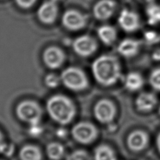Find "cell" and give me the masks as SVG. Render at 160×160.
Segmentation results:
<instances>
[{
  "mask_svg": "<svg viewBox=\"0 0 160 160\" xmlns=\"http://www.w3.org/2000/svg\"><path fill=\"white\" fill-rule=\"evenodd\" d=\"M92 72L96 81L105 87L115 84L121 78L119 61L111 55H102L96 58L93 62Z\"/></svg>",
  "mask_w": 160,
  "mask_h": 160,
  "instance_id": "cell-1",
  "label": "cell"
},
{
  "mask_svg": "<svg viewBox=\"0 0 160 160\" xmlns=\"http://www.w3.org/2000/svg\"><path fill=\"white\" fill-rule=\"evenodd\" d=\"M47 110L54 121L63 125L72 121L76 114L72 101L62 95L53 96L48 99Z\"/></svg>",
  "mask_w": 160,
  "mask_h": 160,
  "instance_id": "cell-2",
  "label": "cell"
},
{
  "mask_svg": "<svg viewBox=\"0 0 160 160\" xmlns=\"http://www.w3.org/2000/svg\"><path fill=\"white\" fill-rule=\"evenodd\" d=\"M61 81L66 87L74 91L85 89L88 86V80L83 70L78 68L71 67L63 71Z\"/></svg>",
  "mask_w": 160,
  "mask_h": 160,
  "instance_id": "cell-3",
  "label": "cell"
},
{
  "mask_svg": "<svg viewBox=\"0 0 160 160\" xmlns=\"http://www.w3.org/2000/svg\"><path fill=\"white\" fill-rule=\"evenodd\" d=\"M18 118L28 124L40 123L42 110L37 102L32 101H24L18 105L16 110Z\"/></svg>",
  "mask_w": 160,
  "mask_h": 160,
  "instance_id": "cell-4",
  "label": "cell"
},
{
  "mask_svg": "<svg viewBox=\"0 0 160 160\" xmlns=\"http://www.w3.org/2000/svg\"><path fill=\"white\" fill-rule=\"evenodd\" d=\"M97 128L89 122H80L72 128L74 139L82 144H89L97 137Z\"/></svg>",
  "mask_w": 160,
  "mask_h": 160,
  "instance_id": "cell-5",
  "label": "cell"
},
{
  "mask_svg": "<svg viewBox=\"0 0 160 160\" xmlns=\"http://www.w3.org/2000/svg\"><path fill=\"white\" fill-rule=\"evenodd\" d=\"M115 115V105L107 99L100 100L94 108V115L96 119L102 124H109L112 122Z\"/></svg>",
  "mask_w": 160,
  "mask_h": 160,
  "instance_id": "cell-6",
  "label": "cell"
},
{
  "mask_svg": "<svg viewBox=\"0 0 160 160\" xmlns=\"http://www.w3.org/2000/svg\"><path fill=\"white\" fill-rule=\"evenodd\" d=\"M98 45L95 39L89 35H82L73 42V48L78 55L82 57L91 56L95 53Z\"/></svg>",
  "mask_w": 160,
  "mask_h": 160,
  "instance_id": "cell-7",
  "label": "cell"
},
{
  "mask_svg": "<svg viewBox=\"0 0 160 160\" xmlns=\"http://www.w3.org/2000/svg\"><path fill=\"white\" fill-rule=\"evenodd\" d=\"M86 18L82 13L76 10H68L62 17L64 26L70 30H79L86 25Z\"/></svg>",
  "mask_w": 160,
  "mask_h": 160,
  "instance_id": "cell-8",
  "label": "cell"
},
{
  "mask_svg": "<svg viewBox=\"0 0 160 160\" xmlns=\"http://www.w3.org/2000/svg\"><path fill=\"white\" fill-rule=\"evenodd\" d=\"M58 14L57 3L48 0L42 4L38 11V19L45 24H52L55 21Z\"/></svg>",
  "mask_w": 160,
  "mask_h": 160,
  "instance_id": "cell-9",
  "label": "cell"
},
{
  "mask_svg": "<svg viewBox=\"0 0 160 160\" xmlns=\"http://www.w3.org/2000/svg\"><path fill=\"white\" fill-rule=\"evenodd\" d=\"M116 8L113 0H100L94 6L93 14L99 21H106L113 15Z\"/></svg>",
  "mask_w": 160,
  "mask_h": 160,
  "instance_id": "cell-10",
  "label": "cell"
},
{
  "mask_svg": "<svg viewBox=\"0 0 160 160\" xmlns=\"http://www.w3.org/2000/svg\"><path fill=\"white\" fill-rule=\"evenodd\" d=\"M65 59L64 53L58 47H51L44 51L43 61L51 69H57L63 64Z\"/></svg>",
  "mask_w": 160,
  "mask_h": 160,
  "instance_id": "cell-11",
  "label": "cell"
},
{
  "mask_svg": "<svg viewBox=\"0 0 160 160\" xmlns=\"http://www.w3.org/2000/svg\"><path fill=\"white\" fill-rule=\"evenodd\" d=\"M119 22L122 29L128 32H134L140 28V18L138 14L127 9L121 11Z\"/></svg>",
  "mask_w": 160,
  "mask_h": 160,
  "instance_id": "cell-12",
  "label": "cell"
},
{
  "mask_svg": "<svg viewBox=\"0 0 160 160\" xmlns=\"http://www.w3.org/2000/svg\"><path fill=\"white\" fill-rule=\"evenodd\" d=\"M148 142L147 134L142 130H136L128 136L127 145L131 151L140 152L146 148Z\"/></svg>",
  "mask_w": 160,
  "mask_h": 160,
  "instance_id": "cell-13",
  "label": "cell"
},
{
  "mask_svg": "<svg viewBox=\"0 0 160 160\" xmlns=\"http://www.w3.org/2000/svg\"><path fill=\"white\" fill-rule=\"evenodd\" d=\"M157 103V98L155 94L150 92H142L136 100V106L139 111L143 112L152 110Z\"/></svg>",
  "mask_w": 160,
  "mask_h": 160,
  "instance_id": "cell-14",
  "label": "cell"
},
{
  "mask_svg": "<svg viewBox=\"0 0 160 160\" xmlns=\"http://www.w3.org/2000/svg\"><path fill=\"white\" fill-rule=\"evenodd\" d=\"M141 43L132 39H125L120 43L117 50L121 56L125 58H131L138 53Z\"/></svg>",
  "mask_w": 160,
  "mask_h": 160,
  "instance_id": "cell-15",
  "label": "cell"
},
{
  "mask_svg": "<svg viewBox=\"0 0 160 160\" xmlns=\"http://www.w3.org/2000/svg\"><path fill=\"white\" fill-rule=\"evenodd\" d=\"M144 80L138 72H131L127 74L124 79V85L127 90L130 91H136L142 87Z\"/></svg>",
  "mask_w": 160,
  "mask_h": 160,
  "instance_id": "cell-16",
  "label": "cell"
},
{
  "mask_svg": "<svg viewBox=\"0 0 160 160\" xmlns=\"http://www.w3.org/2000/svg\"><path fill=\"white\" fill-rule=\"evenodd\" d=\"M98 35L101 41L106 45H111L115 42L117 37L116 30L110 25H103L99 28Z\"/></svg>",
  "mask_w": 160,
  "mask_h": 160,
  "instance_id": "cell-17",
  "label": "cell"
},
{
  "mask_svg": "<svg viewBox=\"0 0 160 160\" xmlns=\"http://www.w3.org/2000/svg\"><path fill=\"white\" fill-rule=\"evenodd\" d=\"M20 158L21 160H41L42 154L38 147L35 145H25L19 153Z\"/></svg>",
  "mask_w": 160,
  "mask_h": 160,
  "instance_id": "cell-18",
  "label": "cell"
},
{
  "mask_svg": "<svg viewBox=\"0 0 160 160\" xmlns=\"http://www.w3.org/2000/svg\"><path fill=\"white\" fill-rule=\"evenodd\" d=\"M94 160H117V158L114 151L109 146L101 145L95 150Z\"/></svg>",
  "mask_w": 160,
  "mask_h": 160,
  "instance_id": "cell-19",
  "label": "cell"
},
{
  "mask_svg": "<svg viewBox=\"0 0 160 160\" xmlns=\"http://www.w3.org/2000/svg\"><path fill=\"white\" fill-rule=\"evenodd\" d=\"M47 154L51 159L59 160L64 155V148L58 142H52L47 145Z\"/></svg>",
  "mask_w": 160,
  "mask_h": 160,
  "instance_id": "cell-20",
  "label": "cell"
},
{
  "mask_svg": "<svg viewBox=\"0 0 160 160\" xmlns=\"http://www.w3.org/2000/svg\"><path fill=\"white\" fill-rule=\"evenodd\" d=\"M147 14L150 25H156L160 22V7L157 5H150L147 8Z\"/></svg>",
  "mask_w": 160,
  "mask_h": 160,
  "instance_id": "cell-21",
  "label": "cell"
},
{
  "mask_svg": "<svg viewBox=\"0 0 160 160\" xmlns=\"http://www.w3.org/2000/svg\"><path fill=\"white\" fill-rule=\"evenodd\" d=\"M149 83L154 89L160 91V68H156L151 72L149 77Z\"/></svg>",
  "mask_w": 160,
  "mask_h": 160,
  "instance_id": "cell-22",
  "label": "cell"
},
{
  "mask_svg": "<svg viewBox=\"0 0 160 160\" xmlns=\"http://www.w3.org/2000/svg\"><path fill=\"white\" fill-rule=\"evenodd\" d=\"M66 160H90V158L85 151L79 150L69 154Z\"/></svg>",
  "mask_w": 160,
  "mask_h": 160,
  "instance_id": "cell-23",
  "label": "cell"
},
{
  "mask_svg": "<svg viewBox=\"0 0 160 160\" xmlns=\"http://www.w3.org/2000/svg\"><path fill=\"white\" fill-rule=\"evenodd\" d=\"M60 81H61V78H59L58 76L54 75V74L47 75L45 79V84L51 88H54L58 87Z\"/></svg>",
  "mask_w": 160,
  "mask_h": 160,
  "instance_id": "cell-24",
  "label": "cell"
},
{
  "mask_svg": "<svg viewBox=\"0 0 160 160\" xmlns=\"http://www.w3.org/2000/svg\"><path fill=\"white\" fill-rule=\"evenodd\" d=\"M29 133L33 136H39L42 132V127L40 125V123L35 124H30L29 127Z\"/></svg>",
  "mask_w": 160,
  "mask_h": 160,
  "instance_id": "cell-25",
  "label": "cell"
},
{
  "mask_svg": "<svg viewBox=\"0 0 160 160\" xmlns=\"http://www.w3.org/2000/svg\"><path fill=\"white\" fill-rule=\"evenodd\" d=\"M145 39L150 44H153L159 41L158 35L152 31H148L145 33Z\"/></svg>",
  "mask_w": 160,
  "mask_h": 160,
  "instance_id": "cell-26",
  "label": "cell"
},
{
  "mask_svg": "<svg viewBox=\"0 0 160 160\" xmlns=\"http://www.w3.org/2000/svg\"><path fill=\"white\" fill-rule=\"evenodd\" d=\"M12 147H10L7 145L5 143V142L4 141V138H3L2 134L0 133V153H4V154H7V153H11L12 152Z\"/></svg>",
  "mask_w": 160,
  "mask_h": 160,
  "instance_id": "cell-27",
  "label": "cell"
},
{
  "mask_svg": "<svg viewBox=\"0 0 160 160\" xmlns=\"http://www.w3.org/2000/svg\"><path fill=\"white\" fill-rule=\"evenodd\" d=\"M19 7L23 8H28L35 4L36 0H15Z\"/></svg>",
  "mask_w": 160,
  "mask_h": 160,
  "instance_id": "cell-28",
  "label": "cell"
},
{
  "mask_svg": "<svg viewBox=\"0 0 160 160\" xmlns=\"http://www.w3.org/2000/svg\"><path fill=\"white\" fill-rule=\"evenodd\" d=\"M152 58L156 61H160V49H157L152 54Z\"/></svg>",
  "mask_w": 160,
  "mask_h": 160,
  "instance_id": "cell-29",
  "label": "cell"
},
{
  "mask_svg": "<svg viewBox=\"0 0 160 160\" xmlns=\"http://www.w3.org/2000/svg\"><path fill=\"white\" fill-rule=\"evenodd\" d=\"M156 143H157V149L159 150V152L160 153V132L157 135V140H156Z\"/></svg>",
  "mask_w": 160,
  "mask_h": 160,
  "instance_id": "cell-30",
  "label": "cell"
},
{
  "mask_svg": "<svg viewBox=\"0 0 160 160\" xmlns=\"http://www.w3.org/2000/svg\"><path fill=\"white\" fill-rule=\"evenodd\" d=\"M52 1H53V2H60V1H61V0H52Z\"/></svg>",
  "mask_w": 160,
  "mask_h": 160,
  "instance_id": "cell-31",
  "label": "cell"
},
{
  "mask_svg": "<svg viewBox=\"0 0 160 160\" xmlns=\"http://www.w3.org/2000/svg\"><path fill=\"white\" fill-rule=\"evenodd\" d=\"M159 115H160V105H159Z\"/></svg>",
  "mask_w": 160,
  "mask_h": 160,
  "instance_id": "cell-32",
  "label": "cell"
},
{
  "mask_svg": "<svg viewBox=\"0 0 160 160\" xmlns=\"http://www.w3.org/2000/svg\"><path fill=\"white\" fill-rule=\"evenodd\" d=\"M145 1H147V2H150V1H152V0H145Z\"/></svg>",
  "mask_w": 160,
  "mask_h": 160,
  "instance_id": "cell-33",
  "label": "cell"
}]
</instances>
